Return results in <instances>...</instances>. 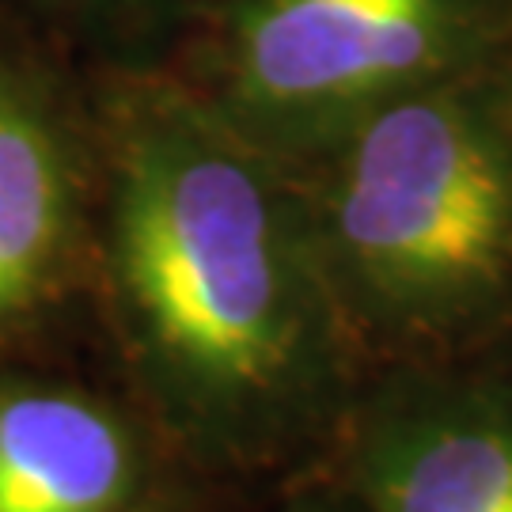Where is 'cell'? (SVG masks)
<instances>
[{"label":"cell","instance_id":"obj_1","mask_svg":"<svg viewBox=\"0 0 512 512\" xmlns=\"http://www.w3.org/2000/svg\"><path fill=\"white\" fill-rule=\"evenodd\" d=\"M99 251L129 376L175 456L262 475L334 444L361 349L296 175L213 99L141 88L118 107Z\"/></svg>","mask_w":512,"mask_h":512},{"label":"cell","instance_id":"obj_2","mask_svg":"<svg viewBox=\"0 0 512 512\" xmlns=\"http://www.w3.org/2000/svg\"><path fill=\"white\" fill-rule=\"evenodd\" d=\"M357 349L437 365L512 304V133L459 80L349 122L293 160Z\"/></svg>","mask_w":512,"mask_h":512},{"label":"cell","instance_id":"obj_3","mask_svg":"<svg viewBox=\"0 0 512 512\" xmlns=\"http://www.w3.org/2000/svg\"><path fill=\"white\" fill-rule=\"evenodd\" d=\"M482 12L486 0H247L213 103L293 164L387 99L456 80Z\"/></svg>","mask_w":512,"mask_h":512},{"label":"cell","instance_id":"obj_4","mask_svg":"<svg viewBox=\"0 0 512 512\" xmlns=\"http://www.w3.org/2000/svg\"><path fill=\"white\" fill-rule=\"evenodd\" d=\"M334 448L361 512H512V380L406 365L357 391Z\"/></svg>","mask_w":512,"mask_h":512},{"label":"cell","instance_id":"obj_5","mask_svg":"<svg viewBox=\"0 0 512 512\" xmlns=\"http://www.w3.org/2000/svg\"><path fill=\"white\" fill-rule=\"evenodd\" d=\"M88 183L54 95L0 65V353L73 293L92 243Z\"/></svg>","mask_w":512,"mask_h":512},{"label":"cell","instance_id":"obj_6","mask_svg":"<svg viewBox=\"0 0 512 512\" xmlns=\"http://www.w3.org/2000/svg\"><path fill=\"white\" fill-rule=\"evenodd\" d=\"M148 429L73 380L0 376V512H137L164 486Z\"/></svg>","mask_w":512,"mask_h":512},{"label":"cell","instance_id":"obj_7","mask_svg":"<svg viewBox=\"0 0 512 512\" xmlns=\"http://www.w3.org/2000/svg\"><path fill=\"white\" fill-rule=\"evenodd\" d=\"M281 512H361V509H357L353 497L342 490V482H323V486L300 490Z\"/></svg>","mask_w":512,"mask_h":512},{"label":"cell","instance_id":"obj_8","mask_svg":"<svg viewBox=\"0 0 512 512\" xmlns=\"http://www.w3.org/2000/svg\"><path fill=\"white\" fill-rule=\"evenodd\" d=\"M137 512H186V505H183V497H179V490H167V486H160V490L148 497Z\"/></svg>","mask_w":512,"mask_h":512}]
</instances>
